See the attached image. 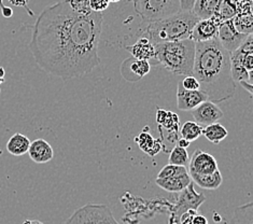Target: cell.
I'll list each match as a JSON object with an SVG mask.
<instances>
[{"label": "cell", "mask_w": 253, "mask_h": 224, "mask_svg": "<svg viewBox=\"0 0 253 224\" xmlns=\"http://www.w3.org/2000/svg\"><path fill=\"white\" fill-rule=\"evenodd\" d=\"M204 127L196 123L195 121H186V122L180 129V135L186 140L192 142L203 135Z\"/></svg>", "instance_id": "cell-25"}, {"label": "cell", "mask_w": 253, "mask_h": 224, "mask_svg": "<svg viewBox=\"0 0 253 224\" xmlns=\"http://www.w3.org/2000/svg\"><path fill=\"white\" fill-rule=\"evenodd\" d=\"M238 1H242V0H238Z\"/></svg>", "instance_id": "cell-46"}, {"label": "cell", "mask_w": 253, "mask_h": 224, "mask_svg": "<svg viewBox=\"0 0 253 224\" xmlns=\"http://www.w3.org/2000/svg\"><path fill=\"white\" fill-rule=\"evenodd\" d=\"M190 163V156L186 149L176 146L168 157V164L177 165V166H186Z\"/></svg>", "instance_id": "cell-27"}, {"label": "cell", "mask_w": 253, "mask_h": 224, "mask_svg": "<svg viewBox=\"0 0 253 224\" xmlns=\"http://www.w3.org/2000/svg\"><path fill=\"white\" fill-rule=\"evenodd\" d=\"M223 0H196L192 12L198 20H208L213 17L218 12Z\"/></svg>", "instance_id": "cell-16"}, {"label": "cell", "mask_w": 253, "mask_h": 224, "mask_svg": "<svg viewBox=\"0 0 253 224\" xmlns=\"http://www.w3.org/2000/svg\"><path fill=\"white\" fill-rule=\"evenodd\" d=\"M190 143H191V142L186 140V139H184V138H180L179 140H178V144H177V146H179V147H182V148L186 149V148H189Z\"/></svg>", "instance_id": "cell-40"}, {"label": "cell", "mask_w": 253, "mask_h": 224, "mask_svg": "<svg viewBox=\"0 0 253 224\" xmlns=\"http://www.w3.org/2000/svg\"><path fill=\"white\" fill-rule=\"evenodd\" d=\"M150 69H151V65H150L149 60L134 58L130 64V71L140 79L147 76L150 72Z\"/></svg>", "instance_id": "cell-29"}, {"label": "cell", "mask_w": 253, "mask_h": 224, "mask_svg": "<svg viewBox=\"0 0 253 224\" xmlns=\"http://www.w3.org/2000/svg\"><path fill=\"white\" fill-rule=\"evenodd\" d=\"M136 13L143 21L152 22L165 19L181 11L180 0H129Z\"/></svg>", "instance_id": "cell-5"}, {"label": "cell", "mask_w": 253, "mask_h": 224, "mask_svg": "<svg viewBox=\"0 0 253 224\" xmlns=\"http://www.w3.org/2000/svg\"><path fill=\"white\" fill-rule=\"evenodd\" d=\"M71 8L79 13L86 14L92 12V9L89 8V0H68Z\"/></svg>", "instance_id": "cell-30"}, {"label": "cell", "mask_w": 253, "mask_h": 224, "mask_svg": "<svg viewBox=\"0 0 253 224\" xmlns=\"http://www.w3.org/2000/svg\"><path fill=\"white\" fill-rule=\"evenodd\" d=\"M65 224H120L106 205L86 204L77 209Z\"/></svg>", "instance_id": "cell-6"}, {"label": "cell", "mask_w": 253, "mask_h": 224, "mask_svg": "<svg viewBox=\"0 0 253 224\" xmlns=\"http://www.w3.org/2000/svg\"><path fill=\"white\" fill-rule=\"evenodd\" d=\"M0 8H1V13L5 17V19H9V17L13 15V10L7 7V5H4L2 0H0Z\"/></svg>", "instance_id": "cell-37"}, {"label": "cell", "mask_w": 253, "mask_h": 224, "mask_svg": "<svg viewBox=\"0 0 253 224\" xmlns=\"http://www.w3.org/2000/svg\"><path fill=\"white\" fill-rule=\"evenodd\" d=\"M4 77V69L2 67H0V79H3Z\"/></svg>", "instance_id": "cell-43"}, {"label": "cell", "mask_w": 253, "mask_h": 224, "mask_svg": "<svg viewBox=\"0 0 253 224\" xmlns=\"http://www.w3.org/2000/svg\"><path fill=\"white\" fill-rule=\"evenodd\" d=\"M185 174H189V171L186 169V167L167 164L161 169L156 178H170V177H177V176H181Z\"/></svg>", "instance_id": "cell-28"}, {"label": "cell", "mask_w": 253, "mask_h": 224, "mask_svg": "<svg viewBox=\"0 0 253 224\" xmlns=\"http://www.w3.org/2000/svg\"><path fill=\"white\" fill-rule=\"evenodd\" d=\"M135 140L143 152L149 154L150 156H155L162 149L161 141L156 140V139L150 134L148 127H146V129L140 133L139 136L136 137Z\"/></svg>", "instance_id": "cell-17"}, {"label": "cell", "mask_w": 253, "mask_h": 224, "mask_svg": "<svg viewBox=\"0 0 253 224\" xmlns=\"http://www.w3.org/2000/svg\"><path fill=\"white\" fill-rule=\"evenodd\" d=\"M25 1L28 2V0H25ZM58 1H63V0H56V2H58Z\"/></svg>", "instance_id": "cell-45"}, {"label": "cell", "mask_w": 253, "mask_h": 224, "mask_svg": "<svg viewBox=\"0 0 253 224\" xmlns=\"http://www.w3.org/2000/svg\"><path fill=\"white\" fill-rule=\"evenodd\" d=\"M219 25L214 16L208 20H200L193 28L190 39L195 42H205L218 38Z\"/></svg>", "instance_id": "cell-12"}, {"label": "cell", "mask_w": 253, "mask_h": 224, "mask_svg": "<svg viewBox=\"0 0 253 224\" xmlns=\"http://www.w3.org/2000/svg\"><path fill=\"white\" fill-rule=\"evenodd\" d=\"M192 224H209V222H208L206 217L201 215V214H197L194 217V219H193Z\"/></svg>", "instance_id": "cell-38"}, {"label": "cell", "mask_w": 253, "mask_h": 224, "mask_svg": "<svg viewBox=\"0 0 253 224\" xmlns=\"http://www.w3.org/2000/svg\"><path fill=\"white\" fill-rule=\"evenodd\" d=\"M205 201H206V196L203 193H197L194 190V182H192L182 192H180L177 202L174 204L170 221L179 223L178 219L180 215L189 209L198 210Z\"/></svg>", "instance_id": "cell-7"}, {"label": "cell", "mask_w": 253, "mask_h": 224, "mask_svg": "<svg viewBox=\"0 0 253 224\" xmlns=\"http://www.w3.org/2000/svg\"><path fill=\"white\" fill-rule=\"evenodd\" d=\"M248 82L253 86V70L249 71V78H248Z\"/></svg>", "instance_id": "cell-42"}, {"label": "cell", "mask_w": 253, "mask_h": 224, "mask_svg": "<svg viewBox=\"0 0 253 224\" xmlns=\"http://www.w3.org/2000/svg\"><path fill=\"white\" fill-rule=\"evenodd\" d=\"M228 224H253V202L238 206Z\"/></svg>", "instance_id": "cell-21"}, {"label": "cell", "mask_w": 253, "mask_h": 224, "mask_svg": "<svg viewBox=\"0 0 253 224\" xmlns=\"http://www.w3.org/2000/svg\"><path fill=\"white\" fill-rule=\"evenodd\" d=\"M234 26L240 34H253V16L250 14H237L233 19Z\"/></svg>", "instance_id": "cell-26"}, {"label": "cell", "mask_w": 253, "mask_h": 224, "mask_svg": "<svg viewBox=\"0 0 253 224\" xmlns=\"http://www.w3.org/2000/svg\"><path fill=\"white\" fill-rule=\"evenodd\" d=\"M208 100L207 96L201 90H185L181 81H179L177 87V107L179 110L192 111L197 106Z\"/></svg>", "instance_id": "cell-11"}, {"label": "cell", "mask_w": 253, "mask_h": 224, "mask_svg": "<svg viewBox=\"0 0 253 224\" xmlns=\"http://www.w3.org/2000/svg\"><path fill=\"white\" fill-rule=\"evenodd\" d=\"M22 224H43V223L38 221V220H26V221H24Z\"/></svg>", "instance_id": "cell-41"}, {"label": "cell", "mask_w": 253, "mask_h": 224, "mask_svg": "<svg viewBox=\"0 0 253 224\" xmlns=\"http://www.w3.org/2000/svg\"><path fill=\"white\" fill-rule=\"evenodd\" d=\"M248 35L238 33L234 26L233 20L222 22L219 25L218 40L222 46L230 53L236 51L244 44L245 39Z\"/></svg>", "instance_id": "cell-9"}, {"label": "cell", "mask_w": 253, "mask_h": 224, "mask_svg": "<svg viewBox=\"0 0 253 224\" xmlns=\"http://www.w3.org/2000/svg\"><path fill=\"white\" fill-rule=\"evenodd\" d=\"M198 21L192 11H180L165 19L148 22L141 37L148 38L154 45L189 39Z\"/></svg>", "instance_id": "cell-3"}, {"label": "cell", "mask_w": 253, "mask_h": 224, "mask_svg": "<svg viewBox=\"0 0 253 224\" xmlns=\"http://www.w3.org/2000/svg\"><path fill=\"white\" fill-rule=\"evenodd\" d=\"M155 182L161 189L167 192L180 193L182 192L185 187H188L193 181L191 179L190 174H185L170 178H156Z\"/></svg>", "instance_id": "cell-15"}, {"label": "cell", "mask_w": 253, "mask_h": 224, "mask_svg": "<svg viewBox=\"0 0 253 224\" xmlns=\"http://www.w3.org/2000/svg\"><path fill=\"white\" fill-rule=\"evenodd\" d=\"M182 86L185 90H200V83H198L197 79L194 78L193 76H188V77H184L182 80H181Z\"/></svg>", "instance_id": "cell-31"}, {"label": "cell", "mask_w": 253, "mask_h": 224, "mask_svg": "<svg viewBox=\"0 0 253 224\" xmlns=\"http://www.w3.org/2000/svg\"><path fill=\"white\" fill-rule=\"evenodd\" d=\"M156 122L168 131L176 132L179 126V118L174 112L159 108L156 112Z\"/></svg>", "instance_id": "cell-24"}, {"label": "cell", "mask_w": 253, "mask_h": 224, "mask_svg": "<svg viewBox=\"0 0 253 224\" xmlns=\"http://www.w3.org/2000/svg\"><path fill=\"white\" fill-rule=\"evenodd\" d=\"M192 76L197 79L200 90L208 100L214 104L232 98L236 90L231 53L222 46L218 38L196 42Z\"/></svg>", "instance_id": "cell-2"}, {"label": "cell", "mask_w": 253, "mask_h": 224, "mask_svg": "<svg viewBox=\"0 0 253 224\" xmlns=\"http://www.w3.org/2000/svg\"><path fill=\"white\" fill-rule=\"evenodd\" d=\"M104 15L83 14L68 0L46 7L33 25L29 42L36 63L49 75L67 81L81 78L100 64L98 45Z\"/></svg>", "instance_id": "cell-1"}, {"label": "cell", "mask_w": 253, "mask_h": 224, "mask_svg": "<svg viewBox=\"0 0 253 224\" xmlns=\"http://www.w3.org/2000/svg\"><path fill=\"white\" fill-rule=\"evenodd\" d=\"M196 0H180L181 11H192Z\"/></svg>", "instance_id": "cell-36"}, {"label": "cell", "mask_w": 253, "mask_h": 224, "mask_svg": "<svg viewBox=\"0 0 253 224\" xmlns=\"http://www.w3.org/2000/svg\"><path fill=\"white\" fill-rule=\"evenodd\" d=\"M239 84L247 90V92H249L253 96V86H252V84H250L249 82H247V81H243V82H240Z\"/></svg>", "instance_id": "cell-39"}, {"label": "cell", "mask_w": 253, "mask_h": 224, "mask_svg": "<svg viewBox=\"0 0 253 224\" xmlns=\"http://www.w3.org/2000/svg\"><path fill=\"white\" fill-rule=\"evenodd\" d=\"M247 54L242 50L237 49L235 52L231 53L232 60V75L235 82L240 83L243 81L248 82L249 72L244 67V58Z\"/></svg>", "instance_id": "cell-18"}, {"label": "cell", "mask_w": 253, "mask_h": 224, "mask_svg": "<svg viewBox=\"0 0 253 224\" xmlns=\"http://www.w3.org/2000/svg\"><path fill=\"white\" fill-rule=\"evenodd\" d=\"M193 182L205 190H216L222 184V175L220 171L208 176H191Z\"/></svg>", "instance_id": "cell-20"}, {"label": "cell", "mask_w": 253, "mask_h": 224, "mask_svg": "<svg viewBox=\"0 0 253 224\" xmlns=\"http://www.w3.org/2000/svg\"><path fill=\"white\" fill-rule=\"evenodd\" d=\"M244 67L248 72L253 70V54H249V55L245 56V58H244Z\"/></svg>", "instance_id": "cell-35"}, {"label": "cell", "mask_w": 253, "mask_h": 224, "mask_svg": "<svg viewBox=\"0 0 253 224\" xmlns=\"http://www.w3.org/2000/svg\"><path fill=\"white\" fill-rule=\"evenodd\" d=\"M238 49L245 52L247 55H249V54H253V34H250L247 36V38L245 39L244 44L240 45V47H238Z\"/></svg>", "instance_id": "cell-34"}, {"label": "cell", "mask_w": 253, "mask_h": 224, "mask_svg": "<svg viewBox=\"0 0 253 224\" xmlns=\"http://www.w3.org/2000/svg\"><path fill=\"white\" fill-rule=\"evenodd\" d=\"M110 2H119V1H121V0H109Z\"/></svg>", "instance_id": "cell-44"}, {"label": "cell", "mask_w": 253, "mask_h": 224, "mask_svg": "<svg viewBox=\"0 0 253 224\" xmlns=\"http://www.w3.org/2000/svg\"><path fill=\"white\" fill-rule=\"evenodd\" d=\"M135 59H155V45L146 37H140L134 45L125 46Z\"/></svg>", "instance_id": "cell-14"}, {"label": "cell", "mask_w": 253, "mask_h": 224, "mask_svg": "<svg viewBox=\"0 0 253 224\" xmlns=\"http://www.w3.org/2000/svg\"><path fill=\"white\" fill-rule=\"evenodd\" d=\"M109 0H89V8L94 12H101L105 11L109 7Z\"/></svg>", "instance_id": "cell-32"}, {"label": "cell", "mask_w": 253, "mask_h": 224, "mask_svg": "<svg viewBox=\"0 0 253 224\" xmlns=\"http://www.w3.org/2000/svg\"><path fill=\"white\" fill-rule=\"evenodd\" d=\"M28 154L32 161L37 164H46L53 160L54 151L51 144L43 138H38L31 142Z\"/></svg>", "instance_id": "cell-13"}, {"label": "cell", "mask_w": 253, "mask_h": 224, "mask_svg": "<svg viewBox=\"0 0 253 224\" xmlns=\"http://www.w3.org/2000/svg\"><path fill=\"white\" fill-rule=\"evenodd\" d=\"M238 0H223L214 17L221 24L228 20H233L238 14Z\"/></svg>", "instance_id": "cell-23"}, {"label": "cell", "mask_w": 253, "mask_h": 224, "mask_svg": "<svg viewBox=\"0 0 253 224\" xmlns=\"http://www.w3.org/2000/svg\"><path fill=\"white\" fill-rule=\"evenodd\" d=\"M191 113L195 122L204 126L216 123L220 119L223 118V111L219 108V106L210 100L204 101L203 104L193 109Z\"/></svg>", "instance_id": "cell-10"}, {"label": "cell", "mask_w": 253, "mask_h": 224, "mask_svg": "<svg viewBox=\"0 0 253 224\" xmlns=\"http://www.w3.org/2000/svg\"><path fill=\"white\" fill-rule=\"evenodd\" d=\"M31 140L25 135L21 133H16L12 136L7 142V150L8 152L14 156H22L26 154L31 147Z\"/></svg>", "instance_id": "cell-19"}, {"label": "cell", "mask_w": 253, "mask_h": 224, "mask_svg": "<svg viewBox=\"0 0 253 224\" xmlns=\"http://www.w3.org/2000/svg\"><path fill=\"white\" fill-rule=\"evenodd\" d=\"M219 171L214 156L203 150H196L189 163L190 176H208Z\"/></svg>", "instance_id": "cell-8"}, {"label": "cell", "mask_w": 253, "mask_h": 224, "mask_svg": "<svg viewBox=\"0 0 253 224\" xmlns=\"http://www.w3.org/2000/svg\"><path fill=\"white\" fill-rule=\"evenodd\" d=\"M203 135L210 142H212L214 144H219L222 140H224V139L227 137L228 132L224 126L216 122V123L205 126V129H203Z\"/></svg>", "instance_id": "cell-22"}, {"label": "cell", "mask_w": 253, "mask_h": 224, "mask_svg": "<svg viewBox=\"0 0 253 224\" xmlns=\"http://www.w3.org/2000/svg\"><path fill=\"white\" fill-rule=\"evenodd\" d=\"M196 42L184 39L155 45V59L176 76H192Z\"/></svg>", "instance_id": "cell-4"}, {"label": "cell", "mask_w": 253, "mask_h": 224, "mask_svg": "<svg viewBox=\"0 0 253 224\" xmlns=\"http://www.w3.org/2000/svg\"><path fill=\"white\" fill-rule=\"evenodd\" d=\"M197 210L195 209H189L184 211L183 214L180 215L179 217V224H192L193 219H194V217L197 215Z\"/></svg>", "instance_id": "cell-33"}]
</instances>
